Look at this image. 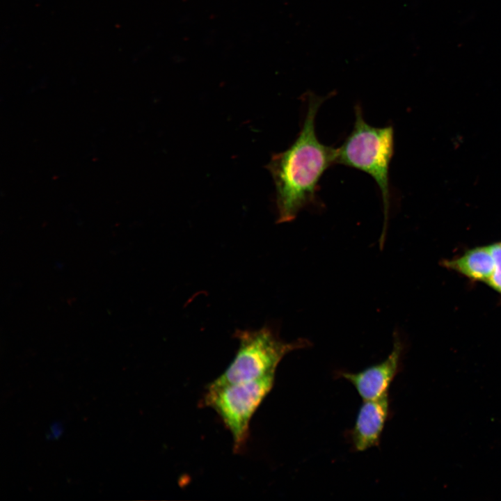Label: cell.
<instances>
[{
	"label": "cell",
	"mask_w": 501,
	"mask_h": 501,
	"mask_svg": "<svg viewBox=\"0 0 501 501\" xmlns=\"http://www.w3.org/2000/svg\"><path fill=\"white\" fill-rule=\"evenodd\" d=\"M444 263L447 268L470 279L485 283L492 276L495 268L491 245L472 248L461 256Z\"/></svg>",
	"instance_id": "cell-7"
},
{
	"label": "cell",
	"mask_w": 501,
	"mask_h": 501,
	"mask_svg": "<svg viewBox=\"0 0 501 501\" xmlns=\"http://www.w3.org/2000/svg\"><path fill=\"white\" fill-rule=\"evenodd\" d=\"M356 119L352 131L337 148L336 164L353 168L370 175L382 198L383 226L379 238L385 244L390 207V166L394 154V129L391 125L376 127L366 122L361 107L355 106Z\"/></svg>",
	"instance_id": "cell-2"
},
{
	"label": "cell",
	"mask_w": 501,
	"mask_h": 501,
	"mask_svg": "<svg viewBox=\"0 0 501 501\" xmlns=\"http://www.w3.org/2000/svg\"><path fill=\"white\" fill-rule=\"evenodd\" d=\"M389 412L388 395L363 401L351 431V443L356 451L363 452L379 445Z\"/></svg>",
	"instance_id": "cell-6"
},
{
	"label": "cell",
	"mask_w": 501,
	"mask_h": 501,
	"mask_svg": "<svg viewBox=\"0 0 501 501\" xmlns=\"http://www.w3.org/2000/svg\"><path fill=\"white\" fill-rule=\"evenodd\" d=\"M491 248L495 262V268L486 284L501 294V243L492 244Z\"/></svg>",
	"instance_id": "cell-8"
},
{
	"label": "cell",
	"mask_w": 501,
	"mask_h": 501,
	"mask_svg": "<svg viewBox=\"0 0 501 501\" xmlns=\"http://www.w3.org/2000/svg\"><path fill=\"white\" fill-rule=\"evenodd\" d=\"M308 96L307 113L297 138L267 165L276 187L278 223L293 221L301 209L316 203L321 177L336 164L337 148L321 143L315 132L316 116L325 98Z\"/></svg>",
	"instance_id": "cell-1"
},
{
	"label": "cell",
	"mask_w": 501,
	"mask_h": 501,
	"mask_svg": "<svg viewBox=\"0 0 501 501\" xmlns=\"http://www.w3.org/2000/svg\"><path fill=\"white\" fill-rule=\"evenodd\" d=\"M403 349L402 341L395 332L392 351L385 360L358 372L340 374L354 386L363 401L379 399L388 395L390 385L399 371Z\"/></svg>",
	"instance_id": "cell-5"
},
{
	"label": "cell",
	"mask_w": 501,
	"mask_h": 501,
	"mask_svg": "<svg viewBox=\"0 0 501 501\" xmlns=\"http://www.w3.org/2000/svg\"><path fill=\"white\" fill-rule=\"evenodd\" d=\"M239 348L225 370L208 385L240 383L275 374L283 358L289 352L311 346L305 338L286 342L273 328L265 326L258 330H239L234 333Z\"/></svg>",
	"instance_id": "cell-3"
},
{
	"label": "cell",
	"mask_w": 501,
	"mask_h": 501,
	"mask_svg": "<svg viewBox=\"0 0 501 501\" xmlns=\"http://www.w3.org/2000/svg\"><path fill=\"white\" fill-rule=\"evenodd\" d=\"M275 374L240 383L207 385L202 403L221 418L232 436L234 450L241 451L249 436L251 418L271 390Z\"/></svg>",
	"instance_id": "cell-4"
}]
</instances>
